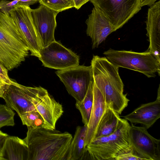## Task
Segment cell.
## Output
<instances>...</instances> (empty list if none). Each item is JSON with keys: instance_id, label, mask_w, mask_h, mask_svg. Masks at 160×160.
I'll use <instances>...</instances> for the list:
<instances>
[{"instance_id": "6da1fadb", "label": "cell", "mask_w": 160, "mask_h": 160, "mask_svg": "<svg viewBox=\"0 0 160 160\" xmlns=\"http://www.w3.org/2000/svg\"><path fill=\"white\" fill-rule=\"evenodd\" d=\"M27 128L23 139L27 146V160H67L73 138L71 134L43 128Z\"/></svg>"}, {"instance_id": "7a4b0ae2", "label": "cell", "mask_w": 160, "mask_h": 160, "mask_svg": "<svg viewBox=\"0 0 160 160\" xmlns=\"http://www.w3.org/2000/svg\"><path fill=\"white\" fill-rule=\"evenodd\" d=\"M93 82L102 93L107 106L118 115L128 105L129 100L123 93L124 84L119 68L105 57L94 55L91 60Z\"/></svg>"}, {"instance_id": "3957f363", "label": "cell", "mask_w": 160, "mask_h": 160, "mask_svg": "<svg viewBox=\"0 0 160 160\" xmlns=\"http://www.w3.org/2000/svg\"><path fill=\"white\" fill-rule=\"evenodd\" d=\"M29 51L10 16L0 12V62L12 70L25 61Z\"/></svg>"}, {"instance_id": "277c9868", "label": "cell", "mask_w": 160, "mask_h": 160, "mask_svg": "<svg viewBox=\"0 0 160 160\" xmlns=\"http://www.w3.org/2000/svg\"><path fill=\"white\" fill-rule=\"evenodd\" d=\"M130 127L127 120L121 118L113 133L95 138L86 147L89 157L92 160H114L118 155L131 149Z\"/></svg>"}, {"instance_id": "5b68a950", "label": "cell", "mask_w": 160, "mask_h": 160, "mask_svg": "<svg viewBox=\"0 0 160 160\" xmlns=\"http://www.w3.org/2000/svg\"><path fill=\"white\" fill-rule=\"evenodd\" d=\"M103 54L115 66L142 73L148 78L160 76V62L150 52H138L132 51L116 50L110 48Z\"/></svg>"}, {"instance_id": "8992f818", "label": "cell", "mask_w": 160, "mask_h": 160, "mask_svg": "<svg viewBox=\"0 0 160 160\" xmlns=\"http://www.w3.org/2000/svg\"><path fill=\"white\" fill-rule=\"evenodd\" d=\"M25 89L29 100L43 119L44 128L55 129L57 122L64 112L62 105L40 86H25Z\"/></svg>"}, {"instance_id": "52a82bcc", "label": "cell", "mask_w": 160, "mask_h": 160, "mask_svg": "<svg viewBox=\"0 0 160 160\" xmlns=\"http://www.w3.org/2000/svg\"><path fill=\"white\" fill-rule=\"evenodd\" d=\"M116 30L121 28L141 9L140 0H90Z\"/></svg>"}, {"instance_id": "ba28073f", "label": "cell", "mask_w": 160, "mask_h": 160, "mask_svg": "<svg viewBox=\"0 0 160 160\" xmlns=\"http://www.w3.org/2000/svg\"><path fill=\"white\" fill-rule=\"evenodd\" d=\"M55 73L63 83L68 93L76 100L81 101L85 96L91 81L93 80L91 65H80L58 70Z\"/></svg>"}, {"instance_id": "9c48e42d", "label": "cell", "mask_w": 160, "mask_h": 160, "mask_svg": "<svg viewBox=\"0 0 160 160\" xmlns=\"http://www.w3.org/2000/svg\"><path fill=\"white\" fill-rule=\"evenodd\" d=\"M31 10L30 6L16 5L11 11L10 16L31 55L38 58L41 48L33 22Z\"/></svg>"}, {"instance_id": "30bf717a", "label": "cell", "mask_w": 160, "mask_h": 160, "mask_svg": "<svg viewBox=\"0 0 160 160\" xmlns=\"http://www.w3.org/2000/svg\"><path fill=\"white\" fill-rule=\"evenodd\" d=\"M42 65L58 70L79 65V56L56 40L41 48L38 58Z\"/></svg>"}, {"instance_id": "8fae6325", "label": "cell", "mask_w": 160, "mask_h": 160, "mask_svg": "<svg viewBox=\"0 0 160 160\" xmlns=\"http://www.w3.org/2000/svg\"><path fill=\"white\" fill-rule=\"evenodd\" d=\"M144 127L130 125L132 148L139 156L148 160H160V140L151 136Z\"/></svg>"}, {"instance_id": "7c38bea8", "label": "cell", "mask_w": 160, "mask_h": 160, "mask_svg": "<svg viewBox=\"0 0 160 160\" xmlns=\"http://www.w3.org/2000/svg\"><path fill=\"white\" fill-rule=\"evenodd\" d=\"M33 24L41 48L55 41L54 31L57 26L56 17L58 12L41 4L31 9Z\"/></svg>"}, {"instance_id": "4fadbf2b", "label": "cell", "mask_w": 160, "mask_h": 160, "mask_svg": "<svg viewBox=\"0 0 160 160\" xmlns=\"http://www.w3.org/2000/svg\"><path fill=\"white\" fill-rule=\"evenodd\" d=\"M0 97L5 100L6 105L16 111L19 116L27 112L37 111L28 98L25 86L12 80L10 83L3 84Z\"/></svg>"}, {"instance_id": "5bb4252c", "label": "cell", "mask_w": 160, "mask_h": 160, "mask_svg": "<svg viewBox=\"0 0 160 160\" xmlns=\"http://www.w3.org/2000/svg\"><path fill=\"white\" fill-rule=\"evenodd\" d=\"M85 23L87 34L92 39V48H98L116 28L98 8L94 7Z\"/></svg>"}, {"instance_id": "9a60e30c", "label": "cell", "mask_w": 160, "mask_h": 160, "mask_svg": "<svg viewBox=\"0 0 160 160\" xmlns=\"http://www.w3.org/2000/svg\"><path fill=\"white\" fill-rule=\"evenodd\" d=\"M147 36L149 45L147 50L160 62V1L155 2L148 10Z\"/></svg>"}, {"instance_id": "2e32d148", "label": "cell", "mask_w": 160, "mask_h": 160, "mask_svg": "<svg viewBox=\"0 0 160 160\" xmlns=\"http://www.w3.org/2000/svg\"><path fill=\"white\" fill-rule=\"evenodd\" d=\"M123 117L131 123L141 124L148 129L160 117V100L142 104Z\"/></svg>"}, {"instance_id": "e0dca14e", "label": "cell", "mask_w": 160, "mask_h": 160, "mask_svg": "<svg viewBox=\"0 0 160 160\" xmlns=\"http://www.w3.org/2000/svg\"><path fill=\"white\" fill-rule=\"evenodd\" d=\"M93 93V104L85 143L86 148L94 139L97 127L107 107L102 93L94 82Z\"/></svg>"}, {"instance_id": "ac0fdd59", "label": "cell", "mask_w": 160, "mask_h": 160, "mask_svg": "<svg viewBox=\"0 0 160 160\" xmlns=\"http://www.w3.org/2000/svg\"><path fill=\"white\" fill-rule=\"evenodd\" d=\"M28 148L24 139L8 136L2 150L0 160H27Z\"/></svg>"}, {"instance_id": "d6986e66", "label": "cell", "mask_w": 160, "mask_h": 160, "mask_svg": "<svg viewBox=\"0 0 160 160\" xmlns=\"http://www.w3.org/2000/svg\"><path fill=\"white\" fill-rule=\"evenodd\" d=\"M87 126H78L69 149L67 160L86 159L88 153L85 143Z\"/></svg>"}, {"instance_id": "ffe728a7", "label": "cell", "mask_w": 160, "mask_h": 160, "mask_svg": "<svg viewBox=\"0 0 160 160\" xmlns=\"http://www.w3.org/2000/svg\"><path fill=\"white\" fill-rule=\"evenodd\" d=\"M121 119L119 115L107 106L97 127L94 139L113 133L117 129Z\"/></svg>"}, {"instance_id": "44dd1931", "label": "cell", "mask_w": 160, "mask_h": 160, "mask_svg": "<svg viewBox=\"0 0 160 160\" xmlns=\"http://www.w3.org/2000/svg\"><path fill=\"white\" fill-rule=\"evenodd\" d=\"M93 80L90 82L86 94L82 100L76 102L75 106L79 111L84 125H88L91 112L93 101Z\"/></svg>"}, {"instance_id": "7402d4cb", "label": "cell", "mask_w": 160, "mask_h": 160, "mask_svg": "<svg viewBox=\"0 0 160 160\" xmlns=\"http://www.w3.org/2000/svg\"><path fill=\"white\" fill-rule=\"evenodd\" d=\"M19 117L23 125L34 128L44 127V121L40 114L37 111L26 112Z\"/></svg>"}, {"instance_id": "603a6c76", "label": "cell", "mask_w": 160, "mask_h": 160, "mask_svg": "<svg viewBox=\"0 0 160 160\" xmlns=\"http://www.w3.org/2000/svg\"><path fill=\"white\" fill-rule=\"evenodd\" d=\"M39 2L58 12L74 8L72 0H39Z\"/></svg>"}, {"instance_id": "cb8c5ba5", "label": "cell", "mask_w": 160, "mask_h": 160, "mask_svg": "<svg viewBox=\"0 0 160 160\" xmlns=\"http://www.w3.org/2000/svg\"><path fill=\"white\" fill-rule=\"evenodd\" d=\"M15 114L7 105L0 104V129L5 126H14Z\"/></svg>"}, {"instance_id": "d4e9b609", "label": "cell", "mask_w": 160, "mask_h": 160, "mask_svg": "<svg viewBox=\"0 0 160 160\" xmlns=\"http://www.w3.org/2000/svg\"><path fill=\"white\" fill-rule=\"evenodd\" d=\"M18 2V0L0 1V12L9 16L11 11L17 5Z\"/></svg>"}, {"instance_id": "484cf974", "label": "cell", "mask_w": 160, "mask_h": 160, "mask_svg": "<svg viewBox=\"0 0 160 160\" xmlns=\"http://www.w3.org/2000/svg\"><path fill=\"white\" fill-rule=\"evenodd\" d=\"M115 160H142L144 158L139 156L132 148L130 150L117 156Z\"/></svg>"}, {"instance_id": "4316f807", "label": "cell", "mask_w": 160, "mask_h": 160, "mask_svg": "<svg viewBox=\"0 0 160 160\" xmlns=\"http://www.w3.org/2000/svg\"><path fill=\"white\" fill-rule=\"evenodd\" d=\"M0 77L5 83H9L12 81L9 77L8 69L0 62Z\"/></svg>"}, {"instance_id": "83f0119b", "label": "cell", "mask_w": 160, "mask_h": 160, "mask_svg": "<svg viewBox=\"0 0 160 160\" xmlns=\"http://www.w3.org/2000/svg\"><path fill=\"white\" fill-rule=\"evenodd\" d=\"M39 2V0H18L17 5H24L30 6Z\"/></svg>"}, {"instance_id": "f1b7e54d", "label": "cell", "mask_w": 160, "mask_h": 160, "mask_svg": "<svg viewBox=\"0 0 160 160\" xmlns=\"http://www.w3.org/2000/svg\"><path fill=\"white\" fill-rule=\"evenodd\" d=\"M74 8L77 9H79L83 5L89 1L90 0H72Z\"/></svg>"}, {"instance_id": "f546056e", "label": "cell", "mask_w": 160, "mask_h": 160, "mask_svg": "<svg viewBox=\"0 0 160 160\" xmlns=\"http://www.w3.org/2000/svg\"><path fill=\"white\" fill-rule=\"evenodd\" d=\"M8 136V134L0 130V156L4 142Z\"/></svg>"}, {"instance_id": "4dcf8cb0", "label": "cell", "mask_w": 160, "mask_h": 160, "mask_svg": "<svg viewBox=\"0 0 160 160\" xmlns=\"http://www.w3.org/2000/svg\"><path fill=\"white\" fill-rule=\"evenodd\" d=\"M157 0H140L141 7H142L145 5L150 7Z\"/></svg>"}, {"instance_id": "1f68e13d", "label": "cell", "mask_w": 160, "mask_h": 160, "mask_svg": "<svg viewBox=\"0 0 160 160\" xmlns=\"http://www.w3.org/2000/svg\"><path fill=\"white\" fill-rule=\"evenodd\" d=\"M4 84L5 83H2L0 82V96L2 91L3 86Z\"/></svg>"}, {"instance_id": "d6a6232c", "label": "cell", "mask_w": 160, "mask_h": 160, "mask_svg": "<svg viewBox=\"0 0 160 160\" xmlns=\"http://www.w3.org/2000/svg\"><path fill=\"white\" fill-rule=\"evenodd\" d=\"M0 82L2 83H5L3 82V81L2 80V79L0 77Z\"/></svg>"}, {"instance_id": "836d02e7", "label": "cell", "mask_w": 160, "mask_h": 160, "mask_svg": "<svg viewBox=\"0 0 160 160\" xmlns=\"http://www.w3.org/2000/svg\"></svg>"}]
</instances>
